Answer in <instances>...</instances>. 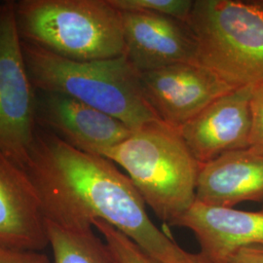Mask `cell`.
<instances>
[{"instance_id":"obj_3","label":"cell","mask_w":263,"mask_h":263,"mask_svg":"<svg viewBox=\"0 0 263 263\" xmlns=\"http://www.w3.org/2000/svg\"><path fill=\"white\" fill-rule=\"evenodd\" d=\"M104 157L127 172L145 204L171 226L196 200L201 164L179 130L161 120L133 131Z\"/></svg>"},{"instance_id":"obj_11","label":"cell","mask_w":263,"mask_h":263,"mask_svg":"<svg viewBox=\"0 0 263 263\" xmlns=\"http://www.w3.org/2000/svg\"><path fill=\"white\" fill-rule=\"evenodd\" d=\"M196 236L199 263H226L240 249L263 246V212L210 206L195 201L174 223Z\"/></svg>"},{"instance_id":"obj_10","label":"cell","mask_w":263,"mask_h":263,"mask_svg":"<svg viewBox=\"0 0 263 263\" xmlns=\"http://www.w3.org/2000/svg\"><path fill=\"white\" fill-rule=\"evenodd\" d=\"M121 15L124 55L138 72L198 63L197 43L186 22L143 12L126 11Z\"/></svg>"},{"instance_id":"obj_16","label":"cell","mask_w":263,"mask_h":263,"mask_svg":"<svg viewBox=\"0 0 263 263\" xmlns=\"http://www.w3.org/2000/svg\"><path fill=\"white\" fill-rule=\"evenodd\" d=\"M121 12H143L160 14L187 22L193 5L192 0H109Z\"/></svg>"},{"instance_id":"obj_15","label":"cell","mask_w":263,"mask_h":263,"mask_svg":"<svg viewBox=\"0 0 263 263\" xmlns=\"http://www.w3.org/2000/svg\"><path fill=\"white\" fill-rule=\"evenodd\" d=\"M92 226L104 237L116 263H161L129 237L113 226L100 219H95Z\"/></svg>"},{"instance_id":"obj_13","label":"cell","mask_w":263,"mask_h":263,"mask_svg":"<svg viewBox=\"0 0 263 263\" xmlns=\"http://www.w3.org/2000/svg\"><path fill=\"white\" fill-rule=\"evenodd\" d=\"M195 201L224 208L263 201V153L249 147L202 164Z\"/></svg>"},{"instance_id":"obj_14","label":"cell","mask_w":263,"mask_h":263,"mask_svg":"<svg viewBox=\"0 0 263 263\" xmlns=\"http://www.w3.org/2000/svg\"><path fill=\"white\" fill-rule=\"evenodd\" d=\"M45 222L53 263H116L107 245L95 234L94 226L66 227Z\"/></svg>"},{"instance_id":"obj_18","label":"cell","mask_w":263,"mask_h":263,"mask_svg":"<svg viewBox=\"0 0 263 263\" xmlns=\"http://www.w3.org/2000/svg\"><path fill=\"white\" fill-rule=\"evenodd\" d=\"M0 263H53L37 251L24 250L0 244Z\"/></svg>"},{"instance_id":"obj_5","label":"cell","mask_w":263,"mask_h":263,"mask_svg":"<svg viewBox=\"0 0 263 263\" xmlns=\"http://www.w3.org/2000/svg\"><path fill=\"white\" fill-rule=\"evenodd\" d=\"M198 63L233 88L263 81V9L237 0H196L187 22Z\"/></svg>"},{"instance_id":"obj_19","label":"cell","mask_w":263,"mask_h":263,"mask_svg":"<svg viewBox=\"0 0 263 263\" xmlns=\"http://www.w3.org/2000/svg\"><path fill=\"white\" fill-rule=\"evenodd\" d=\"M226 263H263V246H250L240 249Z\"/></svg>"},{"instance_id":"obj_17","label":"cell","mask_w":263,"mask_h":263,"mask_svg":"<svg viewBox=\"0 0 263 263\" xmlns=\"http://www.w3.org/2000/svg\"><path fill=\"white\" fill-rule=\"evenodd\" d=\"M251 113L252 129L250 147L263 153V81L252 87Z\"/></svg>"},{"instance_id":"obj_8","label":"cell","mask_w":263,"mask_h":263,"mask_svg":"<svg viewBox=\"0 0 263 263\" xmlns=\"http://www.w3.org/2000/svg\"><path fill=\"white\" fill-rule=\"evenodd\" d=\"M35 120L71 146L101 156L133 133L112 116L56 92L36 90Z\"/></svg>"},{"instance_id":"obj_6","label":"cell","mask_w":263,"mask_h":263,"mask_svg":"<svg viewBox=\"0 0 263 263\" xmlns=\"http://www.w3.org/2000/svg\"><path fill=\"white\" fill-rule=\"evenodd\" d=\"M36 89L28 74L14 1L0 4V151L24 170L36 130Z\"/></svg>"},{"instance_id":"obj_12","label":"cell","mask_w":263,"mask_h":263,"mask_svg":"<svg viewBox=\"0 0 263 263\" xmlns=\"http://www.w3.org/2000/svg\"><path fill=\"white\" fill-rule=\"evenodd\" d=\"M0 244L41 252L49 247L45 218L26 172L0 151Z\"/></svg>"},{"instance_id":"obj_20","label":"cell","mask_w":263,"mask_h":263,"mask_svg":"<svg viewBox=\"0 0 263 263\" xmlns=\"http://www.w3.org/2000/svg\"><path fill=\"white\" fill-rule=\"evenodd\" d=\"M257 3H258V4H259V5L261 6V7H262L263 9V0H260V1H257Z\"/></svg>"},{"instance_id":"obj_2","label":"cell","mask_w":263,"mask_h":263,"mask_svg":"<svg viewBox=\"0 0 263 263\" xmlns=\"http://www.w3.org/2000/svg\"><path fill=\"white\" fill-rule=\"evenodd\" d=\"M30 80L36 90L72 97L136 131L160 120L142 92L140 72L125 55L76 62L22 40Z\"/></svg>"},{"instance_id":"obj_7","label":"cell","mask_w":263,"mask_h":263,"mask_svg":"<svg viewBox=\"0 0 263 263\" xmlns=\"http://www.w3.org/2000/svg\"><path fill=\"white\" fill-rule=\"evenodd\" d=\"M140 80L153 112L178 130L216 99L236 89L199 63H179L142 72Z\"/></svg>"},{"instance_id":"obj_9","label":"cell","mask_w":263,"mask_h":263,"mask_svg":"<svg viewBox=\"0 0 263 263\" xmlns=\"http://www.w3.org/2000/svg\"><path fill=\"white\" fill-rule=\"evenodd\" d=\"M252 87L236 88L219 97L179 128L184 143L201 165L250 147Z\"/></svg>"},{"instance_id":"obj_4","label":"cell","mask_w":263,"mask_h":263,"mask_svg":"<svg viewBox=\"0 0 263 263\" xmlns=\"http://www.w3.org/2000/svg\"><path fill=\"white\" fill-rule=\"evenodd\" d=\"M20 37L57 56L91 62L125 53L122 15L109 0L15 2Z\"/></svg>"},{"instance_id":"obj_21","label":"cell","mask_w":263,"mask_h":263,"mask_svg":"<svg viewBox=\"0 0 263 263\" xmlns=\"http://www.w3.org/2000/svg\"><path fill=\"white\" fill-rule=\"evenodd\" d=\"M261 211H262V212H263V208H262V210H261Z\"/></svg>"},{"instance_id":"obj_1","label":"cell","mask_w":263,"mask_h":263,"mask_svg":"<svg viewBox=\"0 0 263 263\" xmlns=\"http://www.w3.org/2000/svg\"><path fill=\"white\" fill-rule=\"evenodd\" d=\"M24 171L46 221L66 227L110 224L161 263H199L155 226L131 179L107 158L79 151L36 127Z\"/></svg>"}]
</instances>
